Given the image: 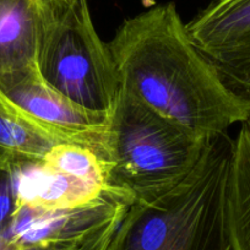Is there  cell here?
Returning a JSON list of instances; mask_svg holds the SVG:
<instances>
[{
    "label": "cell",
    "instance_id": "3957f363",
    "mask_svg": "<svg viewBox=\"0 0 250 250\" xmlns=\"http://www.w3.org/2000/svg\"><path fill=\"white\" fill-rule=\"evenodd\" d=\"M208 141L120 88L105 134L110 188L131 204L157 195L190 173Z\"/></svg>",
    "mask_w": 250,
    "mask_h": 250
},
{
    "label": "cell",
    "instance_id": "8fae6325",
    "mask_svg": "<svg viewBox=\"0 0 250 250\" xmlns=\"http://www.w3.org/2000/svg\"><path fill=\"white\" fill-rule=\"evenodd\" d=\"M232 250H250V118L234 139L228 191Z\"/></svg>",
    "mask_w": 250,
    "mask_h": 250
},
{
    "label": "cell",
    "instance_id": "ba28073f",
    "mask_svg": "<svg viewBox=\"0 0 250 250\" xmlns=\"http://www.w3.org/2000/svg\"><path fill=\"white\" fill-rule=\"evenodd\" d=\"M11 169L19 206L27 205L41 210L73 208L93 203L107 194H115L98 183L49 169L42 161H16Z\"/></svg>",
    "mask_w": 250,
    "mask_h": 250
},
{
    "label": "cell",
    "instance_id": "52a82bcc",
    "mask_svg": "<svg viewBox=\"0 0 250 250\" xmlns=\"http://www.w3.org/2000/svg\"><path fill=\"white\" fill-rule=\"evenodd\" d=\"M131 205L115 194H107L87 205L60 210L19 206L3 237L19 248H73Z\"/></svg>",
    "mask_w": 250,
    "mask_h": 250
},
{
    "label": "cell",
    "instance_id": "7a4b0ae2",
    "mask_svg": "<svg viewBox=\"0 0 250 250\" xmlns=\"http://www.w3.org/2000/svg\"><path fill=\"white\" fill-rule=\"evenodd\" d=\"M234 139H210L195 167L155 196L135 200L107 250H232L228 191Z\"/></svg>",
    "mask_w": 250,
    "mask_h": 250
},
{
    "label": "cell",
    "instance_id": "7c38bea8",
    "mask_svg": "<svg viewBox=\"0 0 250 250\" xmlns=\"http://www.w3.org/2000/svg\"><path fill=\"white\" fill-rule=\"evenodd\" d=\"M41 161L49 169L79 179L98 183L113 191L109 185V163L91 148L74 144L59 143L55 144Z\"/></svg>",
    "mask_w": 250,
    "mask_h": 250
},
{
    "label": "cell",
    "instance_id": "2e32d148",
    "mask_svg": "<svg viewBox=\"0 0 250 250\" xmlns=\"http://www.w3.org/2000/svg\"><path fill=\"white\" fill-rule=\"evenodd\" d=\"M53 1H66V0H53Z\"/></svg>",
    "mask_w": 250,
    "mask_h": 250
},
{
    "label": "cell",
    "instance_id": "4fadbf2b",
    "mask_svg": "<svg viewBox=\"0 0 250 250\" xmlns=\"http://www.w3.org/2000/svg\"><path fill=\"white\" fill-rule=\"evenodd\" d=\"M11 165L0 166V235L5 232L19 206Z\"/></svg>",
    "mask_w": 250,
    "mask_h": 250
},
{
    "label": "cell",
    "instance_id": "6da1fadb",
    "mask_svg": "<svg viewBox=\"0 0 250 250\" xmlns=\"http://www.w3.org/2000/svg\"><path fill=\"white\" fill-rule=\"evenodd\" d=\"M108 45L120 88L198 138L210 140L250 118V100L194 44L175 4L124 20Z\"/></svg>",
    "mask_w": 250,
    "mask_h": 250
},
{
    "label": "cell",
    "instance_id": "8992f818",
    "mask_svg": "<svg viewBox=\"0 0 250 250\" xmlns=\"http://www.w3.org/2000/svg\"><path fill=\"white\" fill-rule=\"evenodd\" d=\"M187 30L226 83L250 100V0H213Z\"/></svg>",
    "mask_w": 250,
    "mask_h": 250
},
{
    "label": "cell",
    "instance_id": "30bf717a",
    "mask_svg": "<svg viewBox=\"0 0 250 250\" xmlns=\"http://www.w3.org/2000/svg\"><path fill=\"white\" fill-rule=\"evenodd\" d=\"M59 141L41 129L0 91V166L41 161Z\"/></svg>",
    "mask_w": 250,
    "mask_h": 250
},
{
    "label": "cell",
    "instance_id": "277c9868",
    "mask_svg": "<svg viewBox=\"0 0 250 250\" xmlns=\"http://www.w3.org/2000/svg\"><path fill=\"white\" fill-rule=\"evenodd\" d=\"M37 68L54 90L91 112L110 114L120 90L109 45L98 36L87 0L53 1Z\"/></svg>",
    "mask_w": 250,
    "mask_h": 250
},
{
    "label": "cell",
    "instance_id": "9a60e30c",
    "mask_svg": "<svg viewBox=\"0 0 250 250\" xmlns=\"http://www.w3.org/2000/svg\"><path fill=\"white\" fill-rule=\"evenodd\" d=\"M0 250H20V248L5 239L3 235H0Z\"/></svg>",
    "mask_w": 250,
    "mask_h": 250
},
{
    "label": "cell",
    "instance_id": "5b68a950",
    "mask_svg": "<svg viewBox=\"0 0 250 250\" xmlns=\"http://www.w3.org/2000/svg\"><path fill=\"white\" fill-rule=\"evenodd\" d=\"M0 91L55 140L91 148L105 160L109 114L85 109L58 92L37 65L0 74Z\"/></svg>",
    "mask_w": 250,
    "mask_h": 250
},
{
    "label": "cell",
    "instance_id": "9c48e42d",
    "mask_svg": "<svg viewBox=\"0 0 250 250\" xmlns=\"http://www.w3.org/2000/svg\"><path fill=\"white\" fill-rule=\"evenodd\" d=\"M50 0H0V74L37 65Z\"/></svg>",
    "mask_w": 250,
    "mask_h": 250
},
{
    "label": "cell",
    "instance_id": "5bb4252c",
    "mask_svg": "<svg viewBox=\"0 0 250 250\" xmlns=\"http://www.w3.org/2000/svg\"><path fill=\"white\" fill-rule=\"evenodd\" d=\"M123 216H117L113 218L112 221L103 226L98 232H96L92 237L88 240H86L81 247H79L76 250H107L108 245H109L110 239L114 235L115 229H117L118 225L122 221Z\"/></svg>",
    "mask_w": 250,
    "mask_h": 250
}]
</instances>
